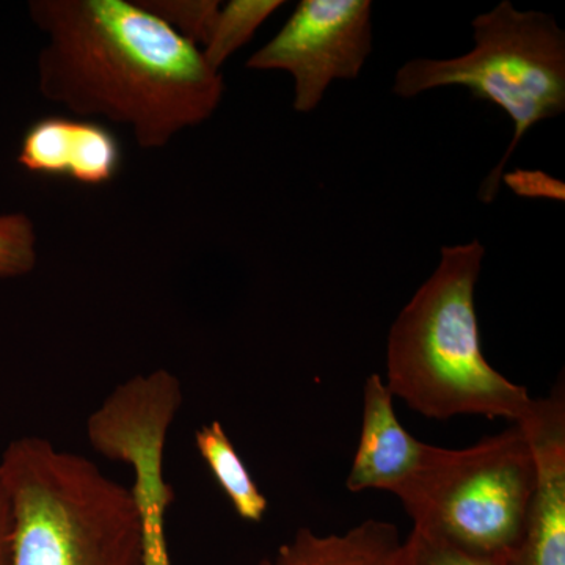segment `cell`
Masks as SVG:
<instances>
[{
	"label": "cell",
	"instance_id": "6",
	"mask_svg": "<svg viewBox=\"0 0 565 565\" xmlns=\"http://www.w3.org/2000/svg\"><path fill=\"white\" fill-rule=\"evenodd\" d=\"M370 0H302L248 70L286 71L294 79V110L310 114L333 81L359 77L373 52Z\"/></svg>",
	"mask_w": 565,
	"mask_h": 565
},
{
	"label": "cell",
	"instance_id": "4",
	"mask_svg": "<svg viewBox=\"0 0 565 565\" xmlns=\"http://www.w3.org/2000/svg\"><path fill=\"white\" fill-rule=\"evenodd\" d=\"M475 47L455 58H414L397 70L393 92L415 98L441 87H465L503 109L514 137L503 159L482 181L479 200L492 203L505 163L537 122L565 110V33L552 14L515 9L503 0L476 17Z\"/></svg>",
	"mask_w": 565,
	"mask_h": 565
},
{
	"label": "cell",
	"instance_id": "10",
	"mask_svg": "<svg viewBox=\"0 0 565 565\" xmlns=\"http://www.w3.org/2000/svg\"><path fill=\"white\" fill-rule=\"evenodd\" d=\"M167 435L161 424L136 422L111 444V460L134 471L131 490L143 526V565H172L166 535V516L174 500L172 486L163 478Z\"/></svg>",
	"mask_w": 565,
	"mask_h": 565
},
{
	"label": "cell",
	"instance_id": "17",
	"mask_svg": "<svg viewBox=\"0 0 565 565\" xmlns=\"http://www.w3.org/2000/svg\"><path fill=\"white\" fill-rule=\"evenodd\" d=\"M501 180L512 189L519 196L527 199H565V185L563 181L555 180L539 170H515V172L505 173Z\"/></svg>",
	"mask_w": 565,
	"mask_h": 565
},
{
	"label": "cell",
	"instance_id": "14",
	"mask_svg": "<svg viewBox=\"0 0 565 565\" xmlns=\"http://www.w3.org/2000/svg\"><path fill=\"white\" fill-rule=\"evenodd\" d=\"M392 565H514L511 557L476 552L430 531L414 527Z\"/></svg>",
	"mask_w": 565,
	"mask_h": 565
},
{
	"label": "cell",
	"instance_id": "16",
	"mask_svg": "<svg viewBox=\"0 0 565 565\" xmlns=\"http://www.w3.org/2000/svg\"><path fill=\"white\" fill-rule=\"evenodd\" d=\"M39 262L36 233L25 214L0 215V278L31 274Z\"/></svg>",
	"mask_w": 565,
	"mask_h": 565
},
{
	"label": "cell",
	"instance_id": "18",
	"mask_svg": "<svg viewBox=\"0 0 565 565\" xmlns=\"http://www.w3.org/2000/svg\"><path fill=\"white\" fill-rule=\"evenodd\" d=\"M11 509L6 481L0 473V565H10Z\"/></svg>",
	"mask_w": 565,
	"mask_h": 565
},
{
	"label": "cell",
	"instance_id": "8",
	"mask_svg": "<svg viewBox=\"0 0 565 565\" xmlns=\"http://www.w3.org/2000/svg\"><path fill=\"white\" fill-rule=\"evenodd\" d=\"M18 163L41 177L68 178L98 188L120 173L121 141L99 121L52 115L25 131Z\"/></svg>",
	"mask_w": 565,
	"mask_h": 565
},
{
	"label": "cell",
	"instance_id": "1",
	"mask_svg": "<svg viewBox=\"0 0 565 565\" xmlns=\"http://www.w3.org/2000/svg\"><path fill=\"white\" fill-rule=\"evenodd\" d=\"M46 35L36 73L47 102L128 126L143 150L210 120L225 82L193 46L137 2L32 0Z\"/></svg>",
	"mask_w": 565,
	"mask_h": 565
},
{
	"label": "cell",
	"instance_id": "3",
	"mask_svg": "<svg viewBox=\"0 0 565 565\" xmlns=\"http://www.w3.org/2000/svg\"><path fill=\"white\" fill-rule=\"evenodd\" d=\"M0 473L10 498V565H143L132 490L87 457L22 437L3 451Z\"/></svg>",
	"mask_w": 565,
	"mask_h": 565
},
{
	"label": "cell",
	"instance_id": "7",
	"mask_svg": "<svg viewBox=\"0 0 565 565\" xmlns=\"http://www.w3.org/2000/svg\"><path fill=\"white\" fill-rule=\"evenodd\" d=\"M530 438L537 481L514 565H565V404L564 388L535 401L520 423Z\"/></svg>",
	"mask_w": 565,
	"mask_h": 565
},
{
	"label": "cell",
	"instance_id": "5",
	"mask_svg": "<svg viewBox=\"0 0 565 565\" xmlns=\"http://www.w3.org/2000/svg\"><path fill=\"white\" fill-rule=\"evenodd\" d=\"M535 481L530 438L512 424L468 448L426 444L415 473L393 494L414 527L512 559L525 534Z\"/></svg>",
	"mask_w": 565,
	"mask_h": 565
},
{
	"label": "cell",
	"instance_id": "13",
	"mask_svg": "<svg viewBox=\"0 0 565 565\" xmlns=\"http://www.w3.org/2000/svg\"><path fill=\"white\" fill-rule=\"evenodd\" d=\"M285 6L281 0H232L221 7L203 57L212 70L221 71L226 61L244 47L256 31Z\"/></svg>",
	"mask_w": 565,
	"mask_h": 565
},
{
	"label": "cell",
	"instance_id": "9",
	"mask_svg": "<svg viewBox=\"0 0 565 565\" xmlns=\"http://www.w3.org/2000/svg\"><path fill=\"white\" fill-rule=\"evenodd\" d=\"M424 446L397 419L394 396L384 379L371 374L364 382L362 434L345 489L353 493L396 492L422 462Z\"/></svg>",
	"mask_w": 565,
	"mask_h": 565
},
{
	"label": "cell",
	"instance_id": "12",
	"mask_svg": "<svg viewBox=\"0 0 565 565\" xmlns=\"http://www.w3.org/2000/svg\"><path fill=\"white\" fill-rule=\"evenodd\" d=\"M195 445L237 515L247 522H262L269 508L267 498L253 481L222 424L212 422L196 430Z\"/></svg>",
	"mask_w": 565,
	"mask_h": 565
},
{
	"label": "cell",
	"instance_id": "2",
	"mask_svg": "<svg viewBox=\"0 0 565 565\" xmlns=\"http://www.w3.org/2000/svg\"><path fill=\"white\" fill-rule=\"evenodd\" d=\"M484 256L478 239L441 247L437 269L390 330L385 384L426 418L478 415L520 424L533 415L537 399L482 353L475 289Z\"/></svg>",
	"mask_w": 565,
	"mask_h": 565
},
{
	"label": "cell",
	"instance_id": "11",
	"mask_svg": "<svg viewBox=\"0 0 565 565\" xmlns=\"http://www.w3.org/2000/svg\"><path fill=\"white\" fill-rule=\"evenodd\" d=\"M401 544L397 526L384 520H364L344 534L318 535L300 527L274 559L259 565H392Z\"/></svg>",
	"mask_w": 565,
	"mask_h": 565
},
{
	"label": "cell",
	"instance_id": "15",
	"mask_svg": "<svg viewBox=\"0 0 565 565\" xmlns=\"http://www.w3.org/2000/svg\"><path fill=\"white\" fill-rule=\"evenodd\" d=\"M136 2L196 47H204L211 39L212 29L222 7L218 0H136Z\"/></svg>",
	"mask_w": 565,
	"mask_h": 565
}]
</instances>
